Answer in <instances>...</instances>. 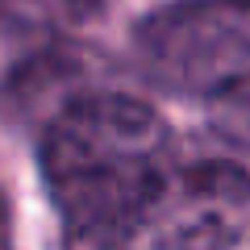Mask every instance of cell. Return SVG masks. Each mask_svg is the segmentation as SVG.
Listing matches in <instances>:
<instances>
[{
    "instance_id": "cell-1",
    "label": "cell",
    "mask_w": 250,
    "mask_h": 250,
    "mask_svg": "<svg viewBox=\"0 0 250 250\" xmlns=\"http://www.w3.org/2000/svg\"><path fill=\"white\" fill-rule=\"evenodd\" d=\"M171 171L175 159L163 117L129 96L71 100L42 138V175L67 233L125 217Z\"/></svg>"
},
{
    "instance_id": "cell-3",
    "label": "cell",
    "mask_w": 250,
    "mask_h": 250,
    "mask_svg": "<svg viewBox=\"0 0 250 250\" xmlns=\"http://www.w3.org/2000/svg\"><path fill=\"white\" fill-rule=\"evenodd\" d=\"M138 62L159 88L217 96L250 75V0H175L138 25Z\"/></svg>"
},
{
    "instance_id": "cell-5",
    "label": "cell",
    "mask_w": 250,
    "mask_h": 250,
    "mask_svg": "<svg viewBox=\"0 0 250 250\" xmlns=\"http://www.w3.org/2000/svg\"><path fill=\"white\" fill-rule=\"evenodd\" d=\"M0 250H9V225H4V208H0Z\"/></svg>"
},
{
    "instance_id": "cell-4",
    "label": "cell",
    "mask_w": 250,
    "mask_h": 250,
    "mask_svg": "<svg viewBox=\"0 0 250 250\" xmlns=\"http://www.w3.org/2000/svg\"><path fill=\"white\" fill-rule=\"evenodd\" d=\"M96 9V0H0V13L29 29H62L83 21Z\"/></svg>"
},
{
    "instance_id": "cell-2",
    "label": "cell",
    "mask_w": 250,
    "mask_h": 250,
    "mask_svg": "<svg viewBox=\"0 0 250 250\" xmlns=\"http://www.w3.org/2000/svg\"><path fill=\"white\" fill-rule=\"evenodd\" d=\"M67 250H250V171L238 163L175 167L142 205Z\"/></svg>"
}]
</instances>
